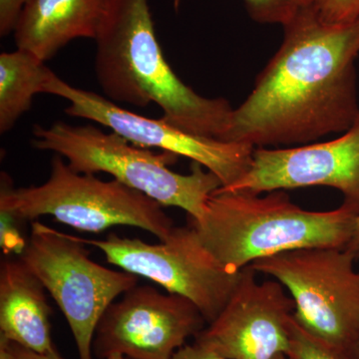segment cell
<instances>
[{"mask_svg": "<svg viewBox=\"0 0 359 359\" xmlns=\"http://www.w3.org/2000/svg\"><path fill=\"white\" fill-rule=\"evenodd\" d=\"M280 48L233 109L224 142L294 147L344 133L359 116V22L330 25L313 6L283 26Z\"/></svg>", "mask_w": 359, "mask_h": 359, "instance_id": "cell-1", "label": "cell"}, {"mask_svg": "<svg viewBox=\"0 0 359 359\" xmlns=\"http://www.w3.org/2000/svg\"><path fill=\"white\" fill-rule=\"evenodd\" d=\"M95 41L97 82L106 98L135 107L157 104L177 128L223 141L233 106L200 95L177 76L158 41L150 0H110Z\"/></svg>", "mask_w": 359, "mask_h": 359, "instance_id": "cell-2", "label": "cell"}, {"mask_svg": "<svg viewBox=\"0 0 359 359\" xmlns=\"http://www.w3.org/2000/svg\"><path fill=\"white\" fill-rule=\"evenodd\" d=\"M358 214L342 204L330 211H308L283 190L266 196L216 191L204 217L191 221L198 240L224 271L238 273L255 262L290 250L346 248Z\"/></svg>", "mask_w": 359, "mask_h": 359, "instance_id": "cell-3", "label": "cell"}, {"mask_svg": "<svg viewBox=\"0 0 359 359\" xmlns=\"http://www.w3.org/2000/svg\"><path fill=\"white\" fill-rule=\"evenodd\" d=\"M32 145L65 158L77 173L111 175L163 207L184 210L191 221L203 219L208 201L222 187L218 177L199 163H192L189 174L176 173L169 166L179 156L169 152L156 154L115 132L106 133L92 125H35Z\"/></svg>", "mask_w": 359, "mask_h": 359, "instance_id": "cell-4", "label": "cell"}, {"mask_svg": "<svg viewBox=\"0 0 359 359\" xmlns=\"http://www.w3.org/2000/svg\"><path fill=\"white\" fill-rule=\"evenodd\" d=\"M0 210L2 216L18 219L51 216L87 233L135 226L161 242L176 228L157 201L116 180L102 181L94 175L77 173L59 155L51 160L50 176L42 185L20 189L4 185Z\"/></svg>", "mask_w": 359, "mask_h": 359, "instance_id": "cell-5", "label": "cell"}, {"mask_svg": "<svg viewBox=\"0 0 359 359\" xmlns=\"http://www.w3.org/2000/svg\"><path fill=\"white\" fill-rule=\"evenodd\" d=\"M85 245L73 236L33 222L20 259L65 314L79 359H93L99 321L119 295L138 285V276L95 263Z\"/></svg>", "mask_w": 359, "mask_h": 359, "instance_id": "cell-6", "label": "cell"}, {"mask_svg": "<svg viewBox=\"0 0 359 359\" xmlns=\"http://www.w3.org/2000/svg\"><path fill=\"white\" fill-rule=\"evenodd\" d=\"M358 259L346 248L282 252L250 264L282 283L294 299V320L309 334L346 351L359 337Z\"/></svg>", "mask_w": 359, "mask_h": 359, "instance_id": "cell-7", "label": "cell"}, {"mask_svg": "<svg viewBox=\"0 0 359 359\" xmlns=\"http://www.w3.org/2000/svg\"><path fill=\"white\" fill-rule=\"evenodd\" d=\"M84 245H93L106 259L127 273L148 278L170 294L193 302L208 325L218 318L240 282L242 271L230 273L202 247L191 226H176L160 244L110 233L105 240H87L73 236Z\"/></svg>", "mask_w": 359, "mask_h": 359, "instance_id": "cell-8", "label": "cell"}, {"mask_svg": "<svg viewBox=\"0 0 359 359\" xmlns=\"http://www.w3.org/2000/svg\"><path fill=\"white\" fill-rule=\"evenodd\" d=\"M44 93L65 99L69 103L66 114L98 123L134 145L159 149L199 163L218 177L219 189L237 183L252 165L254 146L198 136L177 128L163 118L135 114L95 92L72 86L55 73L45 84Z\"/></svg>", "mask_w": 359, "mask_h": 359, "instance_id": "cell-9", "label": "cell"}, {"mask_svg": "<svg viewBox=\"0 0 359 359\" xmlns=\"http://www.w3.org/2000/svg\"><path fill=\"white\" fill-rule=\"evenodd\" d=\"M205 323L186 297L136 285L105 311L92 351L98 359H172Z\"/></svg>", "mask_w": 359, "mask_h": 359, "instance_id": "cell-10", "label": "cell"}, {"mask_svg": "<svg viewBox=\"0 0 359 359\" xmlns=\"http://www.w3.org/2000/svg\"><path fill=\"white\" fill-rule=\"evenodd\" d=\"M247 266L230 301L196 342L228 359H273L287 356L295 304L282 283H259Z\"/></svg>", "mask_w": 359, "mask_h": 359, "instance_id": "cell-11", "label": "cell"}, {"mask_svg": "<svg viewBox=\"0 0 359 359\" xmlns=\"http://www.w3.org/2000/svg\"><path fill=\"white\" fill-rule=\"evenodd\" d=\"M330 187L359 216V116L334 140L285 148H255L249 171L226 192L269 193Z\"/></svg>", "mask_w": 359, "mask_h": 359, "instance_id": "cell-12", "label": "cell"}, {"mask_svg": "<svg viewBox=\"0 0 359 359\" xmlns=\"http://www.w3.org/2000/svg\"><path fill=\"white\" fill-rule=\"evenodd\" d=\"M110 0H28L13 30L18 48L47 61L79 39L95 40Z\"/></svg>", "mask_w": 359, "mask_h": 359, "instance_id": "cell-13", "label": "cell"}, {"mask_svg": "<svg viewBox=\"0 0 359 359\" xmlns=\"http://www.w3.org/2000/svg\"><path fill=\"white\" fill-rule=\"evenodd\" d=\"M39 278L21 259L0 266V337L40 354L56 351L51 339V308Z\"/></svg>", "mask_w": 359, "mask_h": 359, "instance_id": "cell-14", "label": "cell"}, {"mask_svg": "<svg viewBox=\"0 0 359 359\" xmlns=\"http://www.w3.org/2000/svg\"><path fill=\"white\" fill-rule=\"evenodd\" d=\"M45 62L20 48L0 54V133L11 131L29 111L33 97L43 93L54 73Z\"/></svg>", "mask_w": 359, "mask_h": 359, "instance_id": "cell-15", "label": "cell"}, {"mask_svg": "<svg viewBox=\"0 0 359 359\" xmlns=\"http://www.w3.org/2000/svg\"><path fill=\"white\" fill-rule=\"evenodd\" d=\"M250 18L261 25H285L302 9L313 6V0H243ZM175 9L182 0H172Z\"/></svg>", "mask_w": 359, "mask_h": 359, "instance_id": "cell-16", "label": "cell"}, {"mask_svg": "<svg viewBox=\"0 0 359 359\" xmlns=\"http://www.w3.org/2000/svg\"><path fill=\"white\" fill-rule=\"evenodd\" d=\"M287 359H351L344 349L330 346L304 330L292 316Z\"/></svg>", "mask_w": 359, "mask_h": 359, "instance_id": "cell-17", "label": "cell"}, {"mask_svg": "<svg viewBox=\"0 0 359 359\" xmlns=\"http://www.w3.org/2000/svg\"><path fill=\"white\" fill-rule=\"evenodd\" d=\"M313 7L318 18L327 25L359 22V0H313Z\"/></svg>", "mask_w": 359, "mask_h": 359, "instance_id": "cell-18", "label": "cell"}, {"mask_svg": "<svg viewBox=\"0 0 359 359\" xmlns=\"http://www.w3.org/2000/svg\"><path fill=\"white\" fill-rule=\"evenodd\" d=\"M28 0H0V35L13 32L18 16Z\"/></svg>", "mask_w": 359, "mask_h": 359, "instance_id": "cell-19", "label": "cell"}, {"mask_svg": "<svg viewBox=\"0 0 359 359\" xmlns=\"http://www.w3.org/2000/svg\"><path fill=\"white\" fill-rule=\"evenodd\" d=\"M172 359H228L215 353L207 347L201 346L198 342L184 346L179 349Z\"/></svg>", "mask_w": 359, "mask_h": 359, "instance_id": "cell-20", "label": "cell"}, {"mask_svg": "<svg viewBox=\"0 0 359 359\" xmlns=\"http://www.w3.org/2000/svg\"><path fill=\"white\" fill-rule=\"evenodd\" d=\"M8 342L11 353H13L15 359H63L57 351L52 353L40 354L29 351V349H26L25 347L18 346V344Z\"/></svg>", "mask_w": 359, "mask_h": 359, "instance_id": "cell-21", "label": "cell"}, {"mask_svg": "<svg viewBox=\"0 0 359 359\" xmlns=\"http://www.w3.org/2000/svg\"><path fill=\"white\" fill-rule=\"evenodd\" d=\"M346 249L355 257L356 259H359V216L356 219L355 231H354L353 237L351 238V243L347 245Z\"/></svg>", "mask_w": 359, "mask_h": 359, "instance_id": "cell-22", "label": "cell"}, {"mask_svg": "<svg viewBox=\"0 0 359 359\" xmlns=\"http://www.w3.org/2000/svg\"><path fill=\"white\" fill-rule=\"evenodd\" d=\"M0 359H15L9 346L8 340L0 337Z\"/></svg>", "mask_w": 359, "mask_h": 359, "instance_id": "cell-23", "label": "cell"}, {"mask_svg": "<svg viewBox=\"0 0 359 359\" xmlns=\"http://www.w3.org/2000/svg\"><path fill=\"white\" fill-rule=\"evenodd\" d=\"M349 358L351 359H359V337L356 339L355 341L351 344L348 348L346 349Z\"/></svg>", "mask_w": 359, "mask_h": 359, "instance_id": "cell-24", "label": "cell"}, {"mask_svg": "<svg viewBox=\"0 0 359 359\" xmlns=\"http://www.w3.org/2000/svg\"><path fill=\"white\" fill-rule=\"evenodd\" d=\"M273 359H287V356L283 355V354H280V355H278V356H276V358H275Z\"/></svg>", "mask_w": 359, "mask_h": 359, "instance_id": "cell-25", "label": "cell"}]
</instances>
